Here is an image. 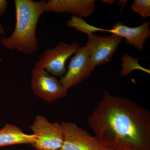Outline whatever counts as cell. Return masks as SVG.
Returning a JSON list of instances; mask_svg holds the SVG:
<instances>
[{"instance_id": "cell-1", "label": "cell", "mask_w": 150, "mask_h": 150, "mask_svg": "<svg viewBox=\"0 0 150 150\" xmlns=\"http://www.w3.org/2000/svg\"><path fill=\"white\" fill-rule=\"evenodd\" d=\"M101 146L116 150H150V113L132 100L105 91L88 118Z\"/></svg>"}, {"instance_id": "cell-2", "label": "cell", "mask_w": 150, "mask_h": 150, "mask_svg": "<svg viewBox=\"0 0 150 150\" xmlns=\"http://www.w3.org/2000/svg\"><path fill=\"white\" fill-rule=\"evenodd\" d=\"M46 1L15 0L16 25L10 36L1 38L4 48L29 55L38 49L39 41L36 35L38 23L45 13Z\"/></svg>"}, {"instance_id": "cell-3", "label": "cell", "mask_w": 150, "mask_h": 150, "mask_svg": "<svg viewBox=\"0 0 150 150\" xmlns=\"http://www.w3.org/2000/svg\"><path fill=\"white\" fill-rule=\"evenodd\" d=\"M80 45L78 43L71 44L59 42L54 48L46 49L40 55L34 68L45 70L54 76L62 77L67 71L66 63L74 55Z\"/></svg>"}, {"instance_id": "cell-4", "label": "cell", "mask_w": 150, "mask_h": 150, "mask_svg": "<svg viewBox=\"0 0 150 150\" xmlns=\"http://www.w3.org/2000/svg\"><path fill=\"white\" fill-rule=\"evenodd\" d=\"M30 129L35 138L31 144L38 150H59L64 141L63 129L61 123H51L43 116L35 117Z\"/></svg>"}, {"instance_id": "cell-5", "label": "cell", "mask_w": 150, "mask_h": 150, "mask_svg": "<svg viewBox=\"0 0 150 150\" xmlns=\"http://www.w3.org/2000/svg\"><path fill=\"white\" fill-rule=\"evenodd\" d=\"M88 38L84 46L92 64L95 68L106 64L112 59L123 38L113 34L109 36H99L91 33L88 34Z\"/></svg>"}, {"instance_id": "cell-6", "label": "cell", "mask_w": 150, "mask_h": 150, "mask_svg": "<svg viewBox=\"0 0 150 150\" xmlns=\"http://www.w3.org/2000/svg\"><path fill=\"white\" fill-rule=\"evenodd\" d=\"M30 83L34 94L46 102L63 98L68 91L56 77L42 69L33 68Z\"/></svg>"}, {"instance_id": "cell-7", "label": "cell", "mask_w": 150, "mask_h": 150, "mask_svg": "<svg viewBox=\"0 0 150 150\" xmlns=\"http://www.w3.org/2000/svg\"><path fill=\"white\" fill-rule=\"evenodd\" d=\"M70 60L66 74L59 80L67 91L87 79L94 70L85 46H79Z\"/></svg>"}, {"instance_id": "cell-8", "label": "cell", "mask_w": 150, "mask_h": 150, "mask_svg": "<svg viewBox=\"0 0 150 150\" xmlns=\"http://www.w3.org/2000/svg\"><path fill=\"white\" fill-rule=\"evenodd\" d=\"M64 141L59 150H101V146L95 137L72 122L61 123Z\"/></svg>"}, {"instance_id": "cell-9", "label": "cell", "mask_w": 150, "mask_h": 150, "mask_svg": "<svg viewBox=\"0 0 150 150\" xmlns=\"http://www.w3.org/2000/svg\"><path fill=\"white\" fill-rule=\"evenodd\" d=\"M94 0H49L45 12L69 13L79 17H88L96 9Z\"/></svg>"}, {"instance_id": "cell-10", "label": "cell", "mask_w": 150, "mask_h": 150, "mask_svg": "<svg viewBox=\"0 0 150 150\" xmlns=\"http://www.w3.org/2000/svg\"><path fill=\"white\" fill-rule=\"evenodd\" d=\"M150 22L148 21L135 27H129L122 23L117 22L111 29H105V31L126 38V45L133 46L142 51L150 36Z\"/></svg>"}, {"instance_id": "cell-11", "label": "cell", "mask_w": 150, "mask_h": 150, "mask_svg": "<svg viewBox=\"0 0 150 150\" xmlns=\"http://www.w3.org/2000/svg\"><path fill=\"white\" fill-rule=\"evenodd\" d=\"M35 140L33 134H25L21 129L14 125L7 124L0 129V147L19 144L31 145Z\"/></svg>"}, {"instance_id": "cell-12", "label": "cell", "mask_w": 150, "mask_h": 150, "mask_svg": "<svg viewBox=\"0 0 150 150\" xmlns=\"http://www.w3.org/2000/svg\"><path fill=\"white\" fill-rule=\"evenodd\" d=\"M121 59L123 62V69L121 72V75L122 76H128L132 71L135 70H142L145 72L149 74V70L146 69L139 64L138 62L139 59H134L127 54H124Z\"/></svg>"}, {"instance_id": "cell-13", "label": "cell", "mask_w": 150, "mask_h": 150, "mask_svg": "<svg viewBox=\"0 0 150 150\" xmlns=\"http://www.w3.org/2000/svg\"><path fill=\"white\" fill-rule=\"evenodd\" d=\"M68 27L73 28L78 31L88 34L95 31H102L103 29L97 28L88 24L84 20L79 17L72 16L71 19L67 22Z\"/></svg>"}, {"instance_id": "cell-14", "label": "cell", "mask_w": 150, "mask_h": 150, "mask_svg": "<svg viewBox=\"0 0 150 150\" xmlns=\"http://www.w3.org/2000/svg\"><path fill=\"white\" fill-rule=\"evenodd\" d=\"M131 10L145 19L150 16V0H135L131 5Z\"/></svg>"}, {"instance_id": "cell-15", "label": "cell", "mask_w": 150, "mask_h": 150, "mask_svg": "<svg viewBox=\"0 0 150 150\" xmlns=\"http://www.w3.org/2000/svg\"><path fill=\"white\" fill-rule=\"evenodd\" d=\"M8 2L6 0H0V17L2 16L7 8Z\"/></svg>"}, {"instance_id": "cell-16", "label": "cell", "mask_w": 150, "mask_h": 150, "mask_svg": "<svg viewBox=\"0 0 150 150\" xmlns=\"http://www.w3.org/2000/svg\"><path fill=\"white\" fill-rule=\"evenodd\" d=\"M5 30L4 29V27H3L2 25L0 23V35H3L4 34Z\"/></svg>"}, {"instance_id": "cell-17", "label": "cell", "mask_w": 150, "mask_h": 150, "mask_svg": "<svg viewBox=\"0 0 150 150\" xmlns=\"http://www.w3.org/2000/svg\"><path fill=\"white\" fill-rule=\"evenodd\" d=\"M101 150H116L114 149H111V148L103 146H101Z\"/></svg>"}, {"instance_id": "cell-18", "label": "cell", "mask_w": 150, "mask_h": 150, "mask_svg": "<svg viewBox=\"0 0 150 150\" xmlns=\"http://www.w3.org/2000/svg\"><path fill=\"white\" fill-rule=\"evenodd\" d=\"M102 1L104 2L107 3V4H112L113 3H114V1H111V0H110V1H107V0H105V1H104V0H103Z\"/></svg>"}]
</instances>
